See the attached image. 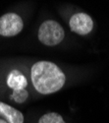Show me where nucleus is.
Segmentation results:
<instances>
[{
	"label": "nucleus",
	"mask_w": 109,
	"mask_h": 123,
	"mask_svg": "<svg viewBox=\"0 0 109 123\" xmlns=\"http://www.w3.org/2000/svg\"><path fill=\"white\" fill-rule=\"evenodd\" d=\"M31 78L34 89L42 95L60 91L66 81L63 71L55 63L45 60L38 61L32 66Z\"/></svg>",
	"instance_id": "1"
},
{
	"label": "nucleus",
	"mask_w": 109,
	"mask_h": 123,
	"mask_svg": "<svg viewBox=\"0 0 109 123\" xmlns=\"http://www.w3.org/2000/svg\"><path fill=\"white\" fill-rule=\"evenodd\" d=\"M38 39L42 44L47 46H54L60 43L64 37V29L54 20L44 21L38 30Z\"/></svg>",
	"instance_id": "2"
},
{
	"label": "nucleus",
	"mask_w": 109,
	"mask_h": 123,
	"mask_svg": "<svg viewBox=\"0 0 109 123\" xmlns=\"http://www.w3.org/2000/svg\"><path fill=\"white\" fill-rule=\"evenodd\" d=\"M23 28V20L16 13H6L0 17V36L15 37L22 32Z\"/></svg>",
	"instance_id": "3"
},
{
	"label": "nucleus",
	"mask_w": 109,
	"mask_h": 123,
	"mask_svg": "<svg viewBox=\"0 0 109 123\" xmlns=\"http://www.w3.org/2000/svg\"><path fill=\"white\" fill-rule=\"evenodd\" d=\"M69 26L72 32L80 36H86L90 34L93 29V21L90 15L80 12L74 14L70 21Z\"/></svg>",
	"instance_id": "4"
},
{
	"label": "nucleus",
	"mask_w": 109,
	"mask_h": 123,
	"mask_svg": "<svg viewBox=\"0 0 109 123\" xmlns=\"http://www.w3.org/2000/svg\"><path fill=\"white\" fill-rule=\"evenodd\" d=\"M0 115L4 116L8 123H24V114L15 107L0 101Z\"/></svg>",
	"instance_id": "5"
},
{
	"label": "nucleus",
	"mask_w": 109,
	"mask_h": 123,
	"mask_svg": "<svg viewBox=\"0 0 109 123\" xmlns=\"http://www.w3.org/2000/svg\"><path fill=\"white\" fill-rule=\"evenodd\" d=\"M7 85L13 91L25 90L28 86L27 78L18 70H13L10 72L7 78Z\"/></svg>",
	"instance_id": "6"
},
{
	"label": "nucleus",
	"mask_w": 109,
	"mask_h": 123,
	"mask_svg": "<svg viewBox=\"0 0 109 123\" xmlns=\"http://www.w3.org/2000/svg\"><path fill=\"white\" fill-rule=\"evenodd\" d=\"M38 123H66L63 117L56 112H48L43 114L38 120Z\"/></svg>",
	"instance_id": "7"
},
{
	"label": "nucleus",
	"mask_w": 109,
	"mask_h": 123,
	"mask_svg": "<svg viewBox=\"0 0 109 123\" xmlns=\"http://www.w3.org/2000/svg\"><path fill=\"white\" fill-rule=\"evenodd\" d=\"M29 97V93L26 90H20V91H13L11 95V98L13 101L17 102V104H23L27 100Z\"/></svg>",
	"instance_id": "8"
},
{
	"label": "nucleus",
	"mask_w": 109,
	"mask_h": 123,
	"mask_svg": "<svg viewBox=\"0 0 109 123\" xmlns=\"http://www.w3.org/2000/svg\"><path fill=\"white\" fill-rule=\"evenodd\" d=\"M0 123H8L6 120H3V119H0Z\"/></svg>",
	"instance_id": "9"
}]
</instances>
